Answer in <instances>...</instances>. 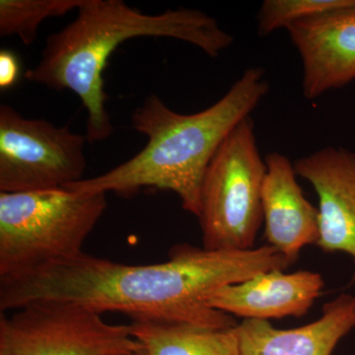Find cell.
<instances>
[{"instance_id": "obj_4", "label": "cell", "mask_w": 355, "mask_h": 355, "mask_svg": "<svg viewBox=\"0 0 355 355\" xmlns=\"http://www.w3.org/2000/svg\"><path fill=\"white\" fill-rule=\"evenodd\" d=\"M107 205L104 193L0 191V277L84 253V243Z\"/></svg>"}, {"instance_id": "obj_17", "label": "cell", "mask_w": 355, "mask_h": 355, "mask_svg": "<svg viewBox=\"0 0 355 355\" xmlns=\"http://www.w3.org/2000/svg\"><path fill=\"white\" fill-rule=\"evenodd\" d=\"M135 355H147L146 352H144V349L140 350V352H137V354H135Z\"/></svg>"}, {"instance_id": "obj_9", "label": "cell", "mask_w": 355, "mask_h": 355, "mask_svg": "<svg viewBox=\"0 0 355 355\" xmlns=\"http://www.w3.org/2000/svg\"><path fill=\"white\" fill-rule=\"evenodd\" d=\"M286 30L302 62L306 99L355 80V6L299 21Z\"/></svg>"}, {"instance_id": "obj_3", "label": "cell", "mask_w": 355, "mask_h": 355, "mask_svg": "<svg viewBox=\"0 0 355 355\" xmlns=\"http://www.w3.org/2000/svg\"><path fill=\"white\" fill-rule=\"evenodd\" d=\"M139 37L180 40L211 58L234 41L214 18L195 9L149 15L123 0H83L76 20L48 37L40 62L25 72V78L78 96L87 111L88 142L103 141L114 132L106 110L104 70L120 44Z\"/></svg>"}, {"instance_id": "obj_16", "label": "cell", "mask_w": 355, "mask_h": 355, "mask_svg": "<svg viewBox=\"0 0 355 355\" xmlns=\"http://www.w3.org/2000/svg\"><path fill=\"white\" fill-rule=\"evenodd\" d=\"M19 73V62L12 51L7 50L0 51V88L12 87L18 80Z\"/></svg>"}, {"instance_id": "obj_15", "label": "cell", "mask_w": 355, "mask_h": 355, "mask_svg": "<svg viewBox=\"0 0 355 355\" xmlns=\"http://www.w3.org/2000/svg\"><path fill=\"white\" fill-rule=\"evenodd\" d=\"M355 6V0H265L258 14V33L268 37L299 21Z\"/></svg>"}, {"instance_id": "obj_13", "label": "cell", "mask_w": 355, "mask_h": 355, "mask_svg": "<svg viewBox=\"0 0 355 355\" xmlns=\"http://www.w3.org/2000/svg\"><path fill=\"white\" fill-rule=\"evenodd\" d=\"M130 331L147 355H241L234 328L135 318Z\"/></svg>"}, {"instance_id": "obj_1", "label": "cell", "mask_w": 355, "mask_h": 355, "mask_svg": "<svg viewBox=\"0 0 355 355\" xmlns=\"http://www.w3.org/2000/svg\"><path fill=\"white\" fill-rule=\"evenodd\" d=\"M286 259L268 245L246 251H211L177 245L169 260L125 265L86 253L30 272L0 277V313L37 301H60L103 315L187 323L212 329L237 326L234 317L212 309V292L259 273L286 270Z\"/></svg>"}, {"instance_id": "obj_12", "label": "cell", "mask_w": 355, "mask_h": 355, "mask_svg": "<svg viewBox=\"0 0 355 355\" xmlns=\"http://www.w3.org/2000/svg\"><path fill=\"white\" fill-rule=\"evenodd\" d=\"M355 328V295L343 293L326 303L322 316L299 328H275L270 321L243 320L234 331L241 355H331Z\"/></svg>"}, {"instance_id": "obj_10", "label": "cell", "mask_w": 355, "mask_h": 355, "mask_svg": "<svg viewBox=\"0 0 355 355\" xmlns=\"http://www.w3.org/2000/svg\"><path fill=\"white\" fill-rule=\"evenodd\" d=\"M324 286L323 277L318 272L273 270L217 289L207 298V304L244 320L299 318L309 312Z\"/></svg>"}, {"instance_id": "obj_14", "label": "cell", "mask_w": 355, "mask_h": 355, "mask_svg": "<svg viewBox=\"0 0 355 355\" xmlns=\"http://www.w3.org/2000/svg\"><path fill=\"white\" fill-rule=\"evenodd\" d=\"M81 3L83 0H0V36H16L30 46L44 20L77 10Z\"/></svg>"}, {"instance_id": "obj_2", "label": "cell", "mask_w": 355, "mask_h": 355, "mask_svg": "<svg viewBox=\"0 0 355 355\" xmlns=\"http://www.w3.org/2000/svg\"><path fill=\"white\" fill-rule=\"evenodd\" d=\"M268 91L265 70L256 67L245 70L220 100L198 113H176L151 94L130 116L132 128L147 137L144 149L100 176L64 188L106 195H132L142 188L171 191L183 209L198 217L203 178L212 158Z\"/></svg>"}, {"instance_id": "obj_11", "label": "cell", "mask_w": 355, "mask_h": 355, "mask_svg": "<svg viewBox=\"0 0 355 355\" xmlns=\"http://www.w3.org/2000/svg\"><path fill=\"white\" fill-rule=\"evenodd\" d=\"M265 162L261 203L266 245L292 265L303 248L319 240V210L305 198L293 163L286 156L270 153Z\"/></svg>"}, {"instance_id": "obj_8", "label": "cell", "mask_w": 355, "mask_h": 355, "mask_svg": "<svg viewBox=\"0 0 355 355\" xmlns=\"http://www.w3.org/2000/svg\"><path fill=\"white\" fill-rule=\"evenodd\" d=\"M298 177L309 182L319 200V240L326 253L342 252L352 257L355 284V153L324 147L296 160Z\"/></svg>"}, {"instance_id": "obj_5", "label": "cell", "mask_w": 355, "mask_h": 355, "mask_svg": "<svg viewBox=\"0 0 355 355\" xmlns=\"http://www.w3.org/2000/svg\"><path fill=\"white\" fill-rule=\"evenodd\" d=\"M266 172L254 121L248 116L224 140L203 178L198 218L205 249H253L263 222Z\"/></svg>"}, {"instance_id": "obj_7", "label": "cell", "mask_w": 355, "mask_h": 355, "mask_svg": "<svg viewBox=\"0 0 355 355\" xmlns=\"http://www.w3.org/2000/svg\"><path fill=\"white\" fill-rule=\"evenodd\" d=\"M86 135L0 106V191L53 190L83 180Z\"/></svg>"}, {"instance_id": "obj_6", "label": "cell", "mask_w": 355, "mask_h": 355, "mask_svg": "<svg viewBox=\"0 0 355 355\" xmlns=\"http://www.w3.org/2000/svg\"><path fill=\"white\" fill-rule=\"evenodd\" d=\"M0 313V355H135L130 324L107 323L74 303L37 301Z\"/></svg>"}]
</instances>
